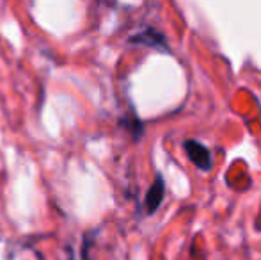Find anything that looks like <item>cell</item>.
Wrapping results in <instances>:
<instances>
[{
	"mask_svg": "<svg viewBox=\"0 0 261 260\" xmlns=\"http://www.w3.org/2000/svg\"><path fill=\"white\" fill-rule=\"evenodd\" d=\"M164 196H165L164 177H162V175H156L151 187H149L148 193H146V200H144V208H146V212H148V216L155 214L158 210V207H160L162 201H164Z\"/></svg>",
	"mask_w": 261,
	"mask_h": 260,
	"instance_id": "3957f363",
	"label": "cell"
},
{
	"mask_svg": "<svg viewBox=\"0 0 261 260\" xmlns=\"http://www.w3.org/2000/svg\"><path fill=\"white\" fill-rule=\"evenodd\" d=\"M183 148H185L189 159L192 160V164L201 171H210L213 166V159L212 153H210L208 146H204L201 141H196V139H187L183 143Z\"/></svg>",
	"mask_w": 261,
	"mask_h": 260,
	"instance_id": "6da1fadb",
	"label": "cell"
},
{
	"mask_svg": "<svg viewBox=\"0 0 261 260\" xmlns=\"http://www.w3.org/2000/svg\"><path fill=\"white\" fill-rule=\"evenodd\" d=\"M130 43L132 45H146V46H151V49H158V50H169L167 46V39L165 36L162 34L160 31L153 27H148L144 31L137 32L130 38Z\"/></svg>",
	"mask_w": 261,
	"mask_h": 260,
	"instance_id": "7a4b0ae2",
	"label": "cell"
}]
</instances>
